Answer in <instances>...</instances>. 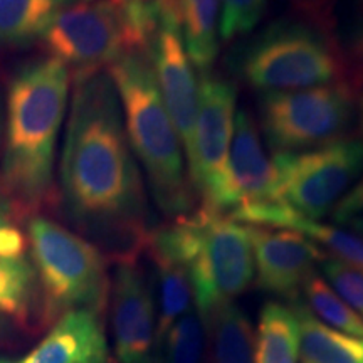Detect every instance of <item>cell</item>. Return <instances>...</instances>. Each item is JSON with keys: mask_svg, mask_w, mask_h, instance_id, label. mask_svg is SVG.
Returning a JSON list of instances; mask_svg holds the SVG:
<instances>
[{"mask_svg": "<svg viewBox=\"0 0 363 363\" xmlns=\"http://www.w3.org/2000/svg\"><path fill=\"white\" fill-rule=\"evenodd\" d=\"M57 202L106 259L138 262L153 225L123 111L108 71L72 79Z\"/></svg>", "mask_w": 363, "mask_h": 363, "instance_id": "obj_1", "label": "cell"}, {"mask_svg": "<svg viewBox=\"0 0 363 363\" xmlns=\"http://www.w3.org/2000/svg\"><path fill=\"white\" fill-rule=\"evenodd\" d=\"M71 81L67 67L45 54L22 65L9 81L0 184L29 217L57 203L54 167Z\"/></svg>", "mask_w": 363, "mask_h": 363, "instance_id": "obj_2", "label": "cell"}, {"mask_svg": "<svg viewBox=\"0 0 363 363\" xmlns=\"http://www.w3.org/2000/svg\"><path fill=\"white\" fill-rule=\"evenodd\" d=\"M123 111L131 152L147 175L150 192L167 220L201 206L185 169L180 136L158 91L150 51H131L108 67Z\"/></svg>", "mask_w": 363, "mask_h": 363, "instance_id": "obj_3", "label": "cell"}, {"mask_svg": "<svg viewBox=\"0 0 363 363\" xmlns=\"http://www.w3.org/2000/svg\"><path fill=\"white\" fill-rule=\"evenodd\" d=\"M301 13L274 22L239 54V76L261 93H286L348 83L350 67L326 2L301 6Z\"/></svg>", "mask_w": 363, "mask_h": 363, "instance_id": "obj_4", "label": "cell"}, {"mask_svg": "<svg viewBox=\"0 0 363 363\" xmlns=\"http://www.w3.org/2000/svg\"><path fill=\"white\" fill-rule=\"evenodd\" d=\"M147 254L187 267L202 320L224 303L235 301L254 283L247 227L201 206L192 214L153 227Z\"/></svg>", "mask_w": 363, "mask_h": 363, "instance_id": "obj_5", "label": "cell"}, {"mask_svg": "<svg viewBox=\"0 0 363 363\" xmlns=\"http://www.w3.org/2000/svg\"><path fill=\"white\" fill-rule=\"evenodd\" d=\"M39 286V323L52 325L67 311L103 315L110 298L108 259L83 235L45 216L26 224Z\"/></svg>", "mask_w": 363, "mask_h": 363, "instance_id": "obj_6", "label": "cell"}, {"mask_svg": "<svg viewBox=\"0 0 363 363\" xmlns=\"http://www.w3.org/2000/svg\"><path fill=\"white\" fill-rule=\"evenodd\" d=\"M39 44L67 67L71 79L106 71L126 52L150 51L130 0H78L54 17Z\"/></svg>", "mask_w": 363, "mask_h": 363, "instance_id": "obj_7", "label": "cell"}, {"mask_svg": "<svg viewBox=\"0 0 363 363\" xmlns=\"http://www.w3.org/2000/svg\"><path fill=\"white\" fill-rule=\"evenodd\" d=\"M360 94L348 83L262 93L261 133L272 155L306 152L347 138L358 121Z\"/></svg>", "mask_w": 363, "mask_h": 363, "instance_id": "obj_8", "label": "cell"}, {"mask_svg": "<svg viewBox=\"0 0 363 363\" xmlns=\"http://www.w3.org/2000/svg\"><path fill=\"white\" fill-rule=\"evenodd\" d=\"M238 89L233 81L203 72L199 106L187 153L189 175L201 207L229 216L234 211L229 182V152L234 135Z\"/></svg>", "mask_w": 363, "mask_h": 363, "instance_id": "obj_9", "label": "cell"}, {"mask_svg": "<svg viewBox=\"0 0 363 363\" xmlns=\"http://www.w3.org/2000/svg\"><path fill=\"white\" fill-rule=\"evenodd\" d=\"M279 201L310 220L330 216L363 175V140L338 142L298 153L274 155Z\"/></svg>", "mask_w": 363, "mask_h": 363, "instance_id": "obj_10", "label": "cell"}, {"mask_svg": "<svg viewBox=\"0 0 363 363\" xmlns=\"http://www.w3.org/2000/svg\"><path fill=\"white\" fill-rule=\"evenodd\" d=\"M110 318L120 363H152L157 347V305L138 262H120L110 284Z\"/></svg>", "mask_w": 363, "mask_h": 363, "instance_id": "obj_11", "label": "cell"}, {"mask_svg": "<svg viewBox=\"0 0 363 363\" xmlns=\"http://www.w3.org/2000/svg\"><path fill=\"white\" fill-rule=\"evenodd\" d=\"M244 225L251 239L257 288L272 296L296 301L326 252L294 230Z\"/></svg>", "mask_w": 363, "mask_h": 363, "instance_id": "obj_12", "label": "cell"}, {"mask_svg": "<svg viewBox=\"0 0 363 363\" xmlns=\"http://www.w3.org/2000/svg\"><path fill=\"white\" fill-rule=\"evenodd\" d=\"M150 59L163 104L174 121L182 147L187 152L197 116L199 81L184 45L175 12L167 13L157 30L150 45Z\"/></svg>", "mask_w": 363, "mask_h": 363, "instance_id": "obj_13", "label": "cell"}, {"mask_svg": "<svg viewBox=\"0 0 363 363\" xmlns=\"http://www.w3.org/2000/svg\"><path fill=\"white\" fill-rule=\"evenodd\" d=\"M229 182L234 199L230 214L239 208L281 202L274 162L267 155L256 120L246 108L235 113L229 152Z\"/></svg>", "mask_w": 363, "mask_h": 363, "instance_id": "obj_14", "label": "cell"}, {"mask_svg": "<svg viewBox=\"0 0 363 363\" xmlns=\"http://www.w3.org/2000/svg\"><path fill=\"white\" fill-rule=\"evenodd\" d=\"M103 315L89 310L67 311L33 352L19 363H98L106 362L108 343Z\"/></svg>", "mask_w": 363, "mask_h": 363, "instance_id": "obj_15", "label": "cell"}, {"mask_svg": "<svg viewBox=\"0 0 363 363\" xmlns=\"http://www.w3.org/2000/svg\"><path fill=\"white\" fill-rule=\"evenodd\" d=\"M299 328L301 363H363V338L350 337L320 321L305 303H293Z\"/></svg>", "mask_w": 363, "mask_h": 363, "instance_id": "obj_16", "label": "cell"}, {"mask_svg": "<svg viewBox=\"0 0 363 363\" xmlns=\"http://www.w3.org/2000/svg\"><path fill=\"white\" fill-rule=\"evenodd\" d=\"M211 363H254L257 333L239 305L224 303L203 318Z\"/></svg>", "mask_w": 363, "mask_h": 363, "instance_id": "obj_17", "label": "cell"}, {"mask_svg": "<svg viewBox=\"0 0 363 363\" xmlns=\"http://www.w3.org/2000/svg\"><path fill=\"white\" fill-rule=\"evenodd\" d=\"M78 0H0V51L39 44L54 17Z\"/></svg>", "mask_w": 363, "mask_h": 363, "instance_id": "obj_18", "label": "cell"}, {"mask_svg": "<svg viewBox=\"0 0 363 363\" xmlns=\"http://www.w3.org/2000/svg\"><path fill=\"white\" fill-rule=\"evenodd\" d=\"M182 39L192 65L203 72L214 66L219 52L220 0H175Z\"/></svg>", "mask_w": 363, "mask_h": 363, "instance_id": "obj_19", "label": "cell"}, {"mask_svg": "<svg viewBox=\"0 0 363 363\" xmlns=\"http://www.w3.org/2000/svg\"><path fill=\"white\" fill-rule=\"evenodd\" d=\"M254 363H299V328L291 306L269 301L261 310Z\"/></svg>", "mask_w": 363, "mask_h": 363, "instance_id": "obj_20", "label": "cell"}, {"mask_svg": "<svg viewBox=\"0 0 363 363\" xmlns=\"http://www.w3.org/2000/svg\"><path fill=\"white\" fill-rule=\"evenodd\" d=\"M35 310L39 311V286L30 257L0 259V315L26 325Z\"/></svg>", "mask_w": 363, "mask_h": 363, "instance_id": "obj_21", "label": "cell"}, {"mask_svg": "<svg viewBox=\"0 0 363 363\" xmlns=\"http://www.w3.org/2000/svg\"><path fill=\"white\" fill-rule=\"evenodd\" d=\"M157 271V294H158V315H157V340L165 333V330L194 310V289L190 283L187 267L180 262L167 259L160 256H148Z\"/></svg>", "mask_w": 363, "mask_h": 363, "instance_id": "obj_22", "label": "cell"}, {"mask_svg": "<svg viewBox=\"0 0 363 363\" xmlns=\"http://www.w3.org/2000/svg\"><path fill=\"white\" fill-rule=\"evenodd\" d=\"M207 330L199 311L190 310L157 340L158 363H206Z\"/></svg>", "mask_w": 363, "mask_h": 363, "instance_id": "obj_23", "label": "cell"}, {"mask_svg": "<svg viewBox=\"0 0 363 363\" xmlns=\"http://www.w3.org/2000/svg\"><path fill=\"white\" fill-rule=\"evenodd\" d=\"M303 296L308 310L325 325L350 337L363 338V318L353 311L320 274H315L305 284Z\"/></svg>", "mask_w": 363, "mask_h": 363, "instance_id": "obj_24", "label": "cell"}, {"mask_svg": "<svg viewBox=\"0 0 363 363\" xmlns=\"http://www.w3.org/2000/svg\"><path fill=\"white\" fill-rule=\"evenodd\" d=\"M29 216L0 184V259H13L29 251L26 224Z\"/></svg>", "mask_w": 363, "mask_h": 363, "instance_id": "obj_25", "label": "cell"}, {"mask_svg": "<svg viewBox=\"0 0 363 363\" xmlns=\"http://www.w3.org/2000/svg\"><path fill=\"white\" fill-rule=\"evenodd\" d=\"M320 269L331 289L363 318V269L331 256L321 259Z\"/></svg>", "mask_w": 363, "mask_h": 363, "instance_id": "obj_26", "label": "cell"}, {"mask_svg": "<svg viewBox=\"0 0 363 363\" xmlns=\"http://www.w3.org/2000/svg\"><path fill=\"white\" fill-rule=\"evenodd\" d=\"M266 11V0H222L220 38L224 43L247 35Z\"/></svg>", "mask_w": 363, "mask_h": 363, "instance_id": "obj_27", "label": "cell"}, {"mask_svg": "<svg viewBox=\"0 0 363 363\" xmlns=\"http://www.w3.org/2000/svg\"><path fill=\"white\" fill-rule=\"evenodd\" d=\"M357 136L363 140V93L360 94V108H358V121H357ZM363 212V175L353 185L350 192L337 203V207L331 212V217L337 224H347L353 217Z\"/></svg>", "mask_w": 363, "mask_h": 363, "instance_id": "obj_28", "label": "cell"}, {"mask_svg": "<svg viewBox=\"0 0 363 363\" xmlns=\"http://www.w3.org/2000/svg\"><path fill=\"white\" fill-rule=\"evenodd\" d=\"M352 86L363 93V43L353 57L352 62Z\"/></svg>", "mask_w": 363, "mask_h": 363, "instance_id": "obj_29", "label": "cell"}, {"mask_svg": "<svg viewBox=\"0 0 363 363\" xmlns=\"http://www.w3.org/2000/svg\"><path fill=\"white\" fill-rule=\"evenodd\" d=\"M345 225H348V229H352L353 233L360 234L363 238V212L362 214H358L357 217H353L352 220H348Z\"/></svg>", "mask_w": 363, "mask_h": 363, "instance_id": "obj_30", "label": "cell"}, {"mask_svg": "<svg viewBox=\"0 0 363 363\" xmlns=\"http://www.w3.org/2000/svg\"><path fill=\"white\" fill-rule=\"evenodd\" d=\"M2 126H4V103L0 101V143H2Z\"/></svg>", "mask_w": 363, "mask_h": 363, "instance_id": "obj_31", "label": "cell"}, {"mask_svg": "<svg viewBox=\"0 0 363 363\" xmlns=\"http://www.w3.org/2000/svg\"><path fill=\"white\" fill-rule=\"evenodd\" d=\"M4 330H6V325H4V320H2V318H0V337H2Z\"/></svg>", "mask_w": 363, "mask_h": 363, "instance_id": "obj_32", "label": "cell"}, {"mask_svg": "<svg viewBox=\"0 0 363 363\" xmlns=\"http://www.w3.org/2000/svg\"><path fill=\"white\" fill-rule=\"evenodd\" d=\"M0 363H12V362L7 360V358H0Z\"/></svg>", "mask_w": 363, "mask_h": 363, "instance_id": "obj_33", "label": "cell"}, {"mask_svg": "<svg viewBox=\"0 0 363 363\" xmlns=\"http://www.w3.org/2000/svg\"><path fill=\"white\" fill-rule=\"evenodd\" d=\"M360 4H362V7H363V0H360Z\"/></svg>", "mask_w": 363, "mask_h": 363, "instance_id": "obj_34", "label": "cell"}, {"mask_svg": "<svg viewBox=\"0 0 363 363\" xmlns=\"http://www.w3.org/2000/svg\"><path fill=\"white\" fill-rule=\"evenodd\" d=\"M98 363H106V362H98Z\"/></svg>", "mask_w": 363, "mask_h": 363, "instance_id": "obj_35", "label": "cell"}]
</instances>
